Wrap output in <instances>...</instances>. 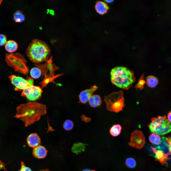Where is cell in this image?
Returning <instances> with one entry per match:
<instances>
[{
  "label": "cell",
  "mask_w": 171,
  "mask_h": 171,
  "mask_svg": "<svg viewBox=\"0 0 171 171\" xmlns=\"http://www.w3.org/2000/svg\"><path fill=\"white\" fill-rule=\"evenodd\" d=\"M46 109L45 105L37 102L22 104L17 107L15 117L23 121L27 127L38 121L41 116L46 114Z\"/></svg>",
  "instance_id": "cell-1"
},
{
  "label": "cell",
  "mask_w": 171,
  "mask_h": 171,
  "mask_svg": "<svg viewBox=\"0 0 171 171\" xmlns=\"http://www.w3.org/2000/svg\"><path fill=\"white\" fill-rule=\"evenodd\" d=\"M111 80L113 84L124 90H128L135 82L133 72L124 66L115 67L111 71Z\"/></svg>",
  "instance_id": "cell-2"
},
{
  "label": "cell",
  "mask_w": 171,
  "mask_h": 171,
  "mask_svg": "<svg viewBox=\"0 0 171 171\" xmlns=\"http://www.w3.org/2000/svg\"><path fill=\"white\" fill-rule=\"evenodd\" d=\"M50 53V48L44 42L35 39L33 40L28 47L26 55L32 62L38 63L45 61Z\"/></svg>",
  "instance_id": "cell-3"
},
{
  "label": "cell",
  "mask_w": 171,
  "mask_h": 171,
  "mask_svg": "<svg viewBox=\"0 0 171 171\" xmlns=\"http://www.w3.org/2000/svg\"><path fill=\"white\" fill-rule=\"evenodd\" d=\"M104 101L107 110L116 113L123 110L124 99L121 90L113 92L104 97Z\"/></svg>",
  "instance_id": "cell-4"
},
{
  "label": "cell",
  "mask_w": 171,
  "mask_h": 171,
  "mask_svg": "<svg viewBox=\"0 0 171 171\" xmlns=\"http://www.w3.org/2000/svg\"><path fill=\"white\" fill-rule=\"evenodd\" d=\"M148 127L152 132L160 135H165L171 131V122L166 115L152 118Z\"/></svg>",
  "instance_id": "cell-5"
},
{
  "label": "cell",
  "mask_w": 171,
  "mask_h": 171,
  "mask_svg": "<svg viewBox=\"0 0 171 171\" xmlns=\"http://www.w3.org/2000/svg\"><path fill=\"white\" fill-rule=\"evenodd\" d=\"M5 61L8 65L13 68L16 71L23 74H27L28 71L26 61L23 55L19 53L6 54Z\"/></svg>",
  "instance_id": "cell-6"
},
{
  "label": "cell",
  "mask_w": 171,
  "mask_h": 171,
  "mask_svg": "<svg viewBox=\"0 0 171 171\" xmlns=\"http://www.w3.org/2000/svg\"><path fill=\"white\" fill-rule=\"evenodd\" d=\"M9 78L11 83L14 86L16 91L23 90L29 86L33 85V80L30 77H28L26 79L15 75L10 76Z\"/></svg>",
  "instance_id": "cell-7"
},
{
  "label": "cell",
  "mask_w": 171,
  "mask_h": 171,
  "mask_svg": "<svg viewBox=\"0 0 171 171\" xmlns=\"http://www.w3.org/2000/svg\"><path fill=\"white\" fill-rule=\"evenodd\" d=\"M42 92L40 87L32 85L23 90L21 95L26 97L29 101H34L41 97Z\"/></svg>",
  "instance_id": "cell-8"
},
{
  "label": "cell",
  "mask_w": 171,
  "mask_h": 171,
  "mask_svg": "<svg viewBox=\"0 0 171 171\" xmlns=\"http://www.w3.org/2000/svg\"><path fill=\"white\" fill-rule=\"evenodd\" d=\"M128 145L130 146L140 149L144 146L146 142L145 138L142 132L136 130L131 134Z\"/></svg>",
  "instance_id": "cell-9"
},
{
  "label": "cell",
  "mask_w": 171,
  "mask_h": 171,
  "mask_svg": "<svg viewBox=\"0 0 171 171\" xmlns=\"http://www.w3.org/2000/svg\"><path fill=\"white\" fill-rule=\"evenodd\" d=\"M151 148L155 155L156 159L155 161H158L162 165L168 164L167 160L170 159L168 157L170 154L169 153H165L162 150L155 149L152 147H151Z\"/></svg>",
  "instance_id": "cell-10"
},
{
  "label": "cell",
  "mask_w": 171,
  "mask_h": 171,
  "mask_svg": "<svg viewBox=\"0 0 171 171\" xmlns=\"http://www.w3.org/2000/svg\"><path fill=\"white\" fill-rule=\"evenodd\" d=\"M98 88V87L95 85L92 86L89 89L81 91L79 95L80 102L83 104L86 103L93 93L97 90Z\"/></svg>",
  "instance_id": "cell-11"
},
{
  "label": "cell",
  "mask_w": 171,
  "mask_h": 171,
  "mask_svg": "<svg viewBox=\"0 0 171 171\" xmlns=\"http://www.w3.org/2000/svg\"><path fill=\"white\" fill-rule=\"evenodd\" d=\"M27 142L29 147L34 148L39 145L41 142L39 136L36 133L30 134L27 138Z\"/></svg>",
  "instance_id": "cell-12"
},
{
  "label": "cell",
  "mask_w": 171,
  "mask_h": 171,
  "mask_svg": "<svg viewBox=\"0 0 171 171\" xmlns=\"http://www.w3.org/2000/svg\"><path fill=\"white\" fill-rule=\"evenodd\" d=\"M95 8L97 12L101 15L106 14L109 9L108 5L105 2L100 1L96 2Z\"/></svg>",
  "instance_id": "cell-13"
},
{
  "label": "cell",
  "mask_w": 171,
  "mask_h": 171,
  "mask_svg": "<svg viewBox=\"0 0 171 171\" xmlns=\"http://www.w3.org/2000/svg\"><path fill=\"white\" fill-rule=\"evenodd\" d=\"M47 152V151L44 147L39 145L34 148L33 154L35 157L42 159L46 156Z\"/></svg>",
  "instance_id": "cell-14"
},
{
  "label": "cell",
  "mask_w": 171,
  "mask_h": 171,
  "mask_svg": "<svg viewBox=\"0 0 171 171\" xmlns=\"http://www.w3.org/2000/svg\"><path fill=\"white\" fill-rule=\"evenodd\" d=\"M88 101L90 106L93 108L99 107L101 105L102 103L100 96L97 95H92Z\"/></svg>",
  "instance_id": "cell-15"
},
{
  "label": "cell",
  "mask_w": 171,
  "mask_h": 171,
  "mask_svg": "<svg viewBox=\"0 0 171 171\" xmlns=\"http://www.w3.org/2000/svg\"><path fill=\"white\" fill-rule=\"evenodd\" d=\"M18 45L15 41L10 40L7 42L5 44V48L6 50L9 52L12 53L17 49Z\"/></svg>",
  "instance_id": "cell-16"
},
{
  "label": "cell",
  "mask_w": 171,
  "mask_h": 171,
  "mask_svg": "<svg viewBox=\"0 0 171 171\" xmlns=\"http://www.w3.org/2000/svg\"><path fill=\"white\" fill-rule=\"evenodd\" d=\"M121 129L122 127L119 124H115L110 128L109 132L112 136L115 137L120 134Z\"/></svg>",
  "instance_id": "cell-17"
},
{
  "label": "cell",
  "mask_w": 171,
  "mask_h": 171,
  "mask_svg": "<svg viewBox=\"0 0 171 171\" xmlns=\"http://www.w3.org/2000/svg\"><path fill=\"white\" fill-rule=\"evenodd\" d=\"M86 144L81 142L75 143L72 146L71 150L73 152L78 153L83 151L85 149Z\"/></svg>",
  "instance_id": "cell-18"
},
{
  "label": "cell",
  "mask_w": 171,
  "mask_h": 171,
  "mask_svg": "<svg viewBox=\"0 0 171 171\" xmlns=\"http://www.w3.org/2000/svg\"><path fill=\"white\" fill-rule=\"evenodd\" d=\"M146 80L147 86L151 88H152L155 87L158 83L157 79L155 76H147L146 78Z\"/></svg>",
  "instance_id": "cell-19"
},
{
  "label": "cell",
  "mask_w": 171,
  "mask_h": 171,
  "mask_svg": "<svg viewBox=\"0 0 171 171\" xmlns=\"http://www.w3.org/2000/svg\"><path fill=\"white\" fill-rule=\"evenodd\" d=\"M13 19L15 22L21 23L24 20L25 16L21 11L18 10L16 11L14 14Z\"/></svg>",
  "instance_id": "cell-20"
},
{
  "label": "cell",
  "mask_w": 171,
  "mask_h": 171,
  "mask_svg": "<svg viewBox=\"0 0 171 171\" xmlns=\"http://www.w3.org/2000/svg\"><path fill=\"white\" fill-rule=\"evenodd\" d=\"M149 139L150 142L152 144L158 145L160 143L161 138L159 135L152 133L149 136Z\"/></svg>",
  "instance_id": "cell-21"
},
{
  "label": "cell",
  "mask_w": 171,
  "mask_h": 171,
  "mask_svg": "<svg viewBox=\"0 0 171 171\" xmlns=\"http://www.w3.org/2000/svg\"><path fill=\"white\" fill-rule=\"evenodd\" d=\"M30 75L32 78L37 79L40 77L42 74V71L39 68L34 67L30 70Z\"/></svg>",
  "instance_id": "cell-22"
},
{
  "label": "cell",
  "mask_w": 171,
  "mask_h": 171,
  "mask_svg": "<svg viewBox=\"0 0 171 171\" xmlns=\"http://www.w3.org/2000/svg\"><path fill=\"white\" fill-rule=\"evenodd\" d=\"M125 164L128 167L130 168H135L136 165V163L135 160L132 158H128L125 161Z\"/></svg>",
  "instance_id": "cell-23"
},
{
  "label": "cell",
  "mask_w": 171,
  "mask_h": 171,
  "mask_svg": "<svg viewBox=\"0 0 171 171\" xmlns=\"http://www.w3.org/2000/svg\"><path fill=\"white\" fill-rule=\"evenodd\" d=\"M74 126L73 122L70 120H67L64 122L63 125V128L67 131H69L71 130Z\"/></svg>",
  "instance_id": "cell-24"
},
{
  "label": "cell",
  "mask_w": 171,
  "mask_h": 171,
  "mask_svg": "<svg viewBox=\"0 0 171 171\" xmlns=\"http://www.w3.org/2000/svg\"><path fill=\"white\" fill-rule=\"evenodd\" d=\"M145 83L146 81L144 80V75L143 74L135 86V88L140 90H142L144 88V86Z\"/></svg>",
  "instance_id": "cell-25"
},
{
  "label": "cell",
  "mask_w": 171,
  "mask_h": 171,
  "mask_svg": "<svg viewBox=\"0 0 171 171\" xmlns=\"http://www.w3.org/2000/svg\"><path fill=\"white\" fill-rule=\"evenodd\" d=\"M7 38L5 35L0 34V46L5 45L7 42Z\"/></svg>",
  "instance_id": "cell-26"
},
{
  "label": "cell",
  "mask_w": 171,
  "mask_h": 171,
  "mask_svg": "<svg viewBox=\"0 0 171 171\" xmlns=\"http://www.w3.org/2000/svg\"><path fill=\"white\" fill-rule=\"evenodd\" d=\"M19 171H32L29 167L26 166L23 162L21 163V167Z\"/></svg>",
  "instance_id": "cell-27"
},
{
  "label": "cell",
  "mask_w": 171,
  "mask_h": 171,
  "mask_svg": "<svg viewBox=\"0 0 171 171\" xmlns=\"http://www.w3.org/2000/svg\"><path fill=\"white\" fill-rule=\"evenodd\" d=\"M166 140L168 146V149L169 152V153L171 154V137H169L167 138H166Z\"/></svg>",
  "instance_id": "cell-28"
},
{
  "label": "cell",
  "mask_w": 171,
  "mask_h": 171,
  "mask_svg": "<svg viewBox=\"0 0 171 171\" xmlns=\"http://www.w3.org/2000/svg\"><path fill=\"white\" fill-rule=\"evenodd\" d=\"M6 164H4V162H2L0 159V170L3 169L4 171H7V170L5 168V166Z\"/></svg>",
  "instance_id": "cell-29"
},
{
  "label": "cell",
  "mask_w": 171,
  "mask_h": 171,
  "mask_svg": "<svg viewBox=\"0 0 171 171\" xmlns=\"http://www.w3.org/2000/svg\"><path fill=\"white\" fill-rule=\"evenodd\" d=\"M171 111H170L168 113L167 115L168 119L169 121L171 122Z\"/></svg>",
  "instance_id": "cell-30"
},
{
  "label": "cell",
  "mask_w": 171,
  "mask_h": 171,
  "mask_svg": "<svg viewBox=\"0 0 171 171\" xmlns=\"http://www.w3.org/2000/svg\"><path fill=\"white\" fill-rule=\"evenodd\" d=\"M114 0H106L105 1L108 3H110L112 2Z\"/></svg>",
  "instance_id": "cell-31"
},
{
  "label": "cell",
  "mask_w": 171,
  "mask_h": 171,
  "mask_svg": "<svg viewBox=\"0 0 171 171\" xmlns=\"http://www.w3.org/2000/svg\"><path fill=\"white\" fill-rule=\"evenodd\" d=\"M90 171L88 169H85L83 170L82 171Z\"/></svg>",
  "instance_id": "cell-32"
},
{
  "label": "cell",
  "mask_w": 171,
  "mask_h": 171,
  "mask_svg": "<svg viewBox=\"0 0 171 171\" xmlns=\"http://www.w3.org/2000/svg\"><path fill=\"white\" fill-rule=\"evenodd\" d=\"M49 171L47 169H46L44 170H43L41 171Z\"/></svg>",
  "instance_id": "cell-33"
},
{
  "label": "cell",
  "mask_w": 171,
  "mask_h": 171,
  "mask_svg": "<svg viewBox=\"0 0 171 171\" xmlns=\"http://www.w3.org/2000/svg\"><path fill=\"white\" fill-rule=\"evenodd\" d=\"M2 1H3V0H0V5H1V4Z\"/></svg>",
  "instance_id": "cell-34"
},
{
  "label": "cell",
  "mask_w": 171,
  "mask_h": 171,
  "mask_svg": "<svg viewBox=\"0 0 171 171\" xmlns=\"http://www.w3.org/2000/svg\"><path fill=\"white\" fill-rule=\"evenodd\" d=\"M90 171H95V170H92Z\"/></svg>",
  "instance_id": "cell-35"
}]
</instances>
